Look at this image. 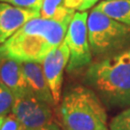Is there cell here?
I'll use <instances>...</instances> for the list:
<instances>
[{"label": "cell", "instance_id": "6da1fadb", "mask_svg": "<svg viewBox=\"0 0 130 130\" xmlns=\"http://www.w3.org/2000/svg\"><path fill=\"white\" fill-rule=\"evenodd\" d=\"M72 17L63 20L41 17L29 20L10 39L0 44V55L20 63L42 64L49 52L64 42Z\"/></svg>", "mask_w": 130, "mask_h": 130}, {"label": "cell", "instance_id": "7a4b0ae2", "mask_svg": "<svg viewBox=\"0 0 130 130\" xmlns=\"http://www.w3.org/2000/svg\"><path fill=\"white\" fill-rule=\"evenodd\" d=\"M84 82L106 106L130 107V48L91 64Z\"/></svg>", "mask_w": 130, "mask_h": 130}, {"label": "cell", "instance_id": "3957f363", "mask_svg": "<svg viewBox=\"0 0 130 130\" xmlns=\"http://www.w3.org/2000/svg\"><path fill=\"white\" fill-rule=\"evenodd\" d=\"M64 130H109L106 109L91 88L76 85L64 93L60 106Z\"/></svg>", "mask_w": 130, "mask_h": 130}, {"label": "cell", "instance_id": "277c9868", "mask_svg": "<svg viewBox=\"0 0 130 130\" xmlns=\"http://www.w3.org/2000/svg\"><path fill=\"white\" fill-rule=\"evenodd\" d=\"M89 42L92 54L108 57L130 48V26L108 17L95 8L88 17Z\"/></svg>", "mask_w": 130, "mask_h": 130}, {"label": "cell", "instance_id": "5b68a950", "mask_svg": "<svg viewBox=\"0 0 130 130\" xmlns=\"http://www.w3.org/2000/svg\"><path fill=\"white\" fill-rule=\"evenodd\" d=\"M87 12H75L69 25L65 42L70 50L67 66L69 72L83 69L92 62L93 54L89 42Z\"/></svg>", "mask_w": 130, "mask_h": 130}, {"label": "cell", "instance_id": "8992f818", "mask_svg": "<svg viewBox=\"0 0 130 130\" xmlns=\"http://www.w3.org/2000/svg\"><path fill=\"white\" fill-rule=\"evenodd\" d=\"M12 113L18 118L23 130L40 128L53 121L51 105L29 93L14 98Z\"/></svg>", "mask_w": 130, "mask_h": 130}, {"label": "cell", "instance_id": "52a82bcc", "mask_svg": "<svg viewBox=\"0 0 130 130\" xmlns=\"http://www.w3.org/2000/svg\"><path fill=\"white\" fill-rule=\"evenodd\" d=\"M70 60V50L65 40L59 46L49 52L42 63L43 73L50 89L55 105L61 100V91L64 78V70Z\"/></svg>", "mask_w": 130, "mask_h": 130}, {"label": "cell", "instance_id": "ba28073f", "mask_svg": "<svg viewBox=\"0 0 130 130\" xmlns=\"http://www.w3.org/2000/svg\"><path fill=\"white\" fill-rule=\"evenodd\" d=\"M40 17V12L0 2V44L10 39L29 20Z\"/></svg>", "mask_w": 130, "mask_h": 130}, {"label": "cell", "instance_id": "9c48e42d", "mask_svg": "<svg viewBox=\"0 0 130 130\" xmlns=\"http://www.w3.org/2000/svg\"><path fill=\"white\" fill-rule=\"evenodd\" d=\"M21 68L26 81L28 93L43 102L54 106L55 102L43 73L42 64L34 62H22Z\"/></svg>", "mask_w": 130, "mask_h": 130}, {"label": "cell", "instance_id": "30bf717a", "mask_svg": "<svg viewBox=\"0 0 130 130\" xmlns=\"http://www.w3.org/2000/svg\"><path fill=\"white\" fill-rule=\"evenodd\" d=\"M0 83L10 89L15 98L28 93L21 63L2 55H0Z\"/></svg>", "mask_w": 130, "mask_h": 130}, {"label": "cell", "instance_id": "8fae6325", "mask_svg": "<svg viewBox=\"0 0 130 130\" xmlns=\"http://www.w3.org/2000/svg\"><path fill=\"white\" fill-rule=\"evenodd\" d=\"M93 8L112 19L130 26V0H104Z\"/></svg>", "mask_w": 130, "mask_h": 130}, {"label": "cell", "instance_id": "7c38bea8", "mask_svg": "<svg viewBox=\"0 0 130 130\" xmlns=\"http://www.w3.org/2000/svg\"><path fill=\"white\" fill-rule=\"evenodd\" d=\"M74 10L67 8L65 0H43L41 8V18L53 20H63L75 14Z\"/></svg>", "mask_w": 130, "mask_h": 130}, {"label": "cell", "instance_id": "4fadbf2b", "mask_svg": "<svg viewBox=\"0 0 130 130\" xmlns=\"http://www.w3.org/2000/svg\"><path fill=\"white\" fill-rule=\"evenodd\" d=\"M14 98L15 96L13 92L0 83V125L5 118L12 113Z\"/></svg>", "mask_w": 130, "mask_h": 130}, {"label": "cell", "instance_id": "5bb4252c", "mask_svg": "<svg viewBox=\"0 0 130 130\" xmlns=\"http://www.w3.org/2000/svg\"><path fill=\"white\" fill-rule=\"evenodd\" d=\"M109 130H130V107L112 119L109 122Z\"/></svg>", "mask_w": 130, "mask_h": 130}, {"label": "cell", "instance_id": "9a60e30c", "mask_svg": "<svg viewBox=\"0 0 130 130\" xmlns=\"http://www.w3.org/2000/svg\"><path fill=\"white\" fill-rule=\"evenodd\" d=\"M42 1L43 0H0V2H4L19 8L33 10L37 12H41Z\"/></svg>", "mask_w": 130, "mask_h": 130}, {"label": "cell", "instance_id": "2e32d148", "mask_svg": "<svg viewBox=\"0 0 130 130\" xmlns=\"http://www.w3.org/2000/svg\"><path fill=\"white\" fill-rule=\"evenodd\" d=\"M0 130H23V127L18 118L11 113L9 116L5 118L2 124L0 125Z\"/></svg>", "mask_w": 130, "mask_h": 130}, {"label": "cell", "instance_id": "e0dca14e", "mask_svg": "<svg viewBox=\"0 0 130 130\" xmlns=\"http://www.w3.org/2000/svg\"><path fill=\"white\" fill-rule=\"evenodd\" d=\"M84 0H65V6L67 8L74 11H79L80 7L83 4Z\"/></svg>", "mask_w": 130, "mask_h": 130}, {"label": "cell", "instance_id": "ac0fdd59", "mask_svg": "<svg viewBox=\"0 0 130 130\" xmlns=\"http://www.w3.org/2000/svg\"><path fill=\"white\" fill-rule=\"evenodd\" d=\"M98 1L99 0H84L83 4L80 7L78 12H87L88 10L92 9L93 7H94Z\"/></svg>", "mask_w": 130, "mask_h": 130}, {"label": "cell", "instance_id": "d6986e66", "mask_svg": "<svg viewBox=\"0 0 130 130\" xmlns=\"http://www.w3.org/2000/svg\"><path fill=\"white\" fill-rule=\"evenodd\" d=\"M32 130H62V129H61V127L58 125L56 122L51 121V122H49L46 125L42 126V127H40V128H36V129H32Z\"/></svg>", "mask_w": 130, "mask_h": 130}, {"label": "cell", "instance_id": "ffe728a7", "mask_svg": "<svg viewBox=\"0 0 130 130\" xmlns=\"http://www.w3.org/2000/svg\"><path fill=\"white\" fill-rule=\"evenodd\" d=\"M107 1H114V0H107Z\"/></svg>", "mask_w": 130, "mask_h": 130}]
</instances>
